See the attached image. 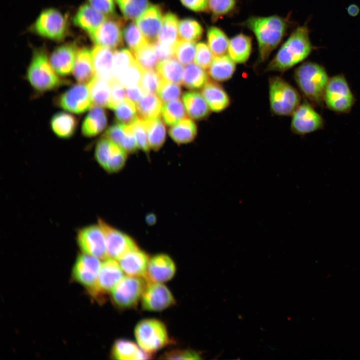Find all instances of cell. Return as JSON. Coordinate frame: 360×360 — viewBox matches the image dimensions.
Listing matches in <instances>:
<instances>
[{"instance_id": "obj_16", "label": "cell", "mask_w": 360, "mask_h": 360, "mask_svg": "<svg viewBox=\"0 0 360 360\" xmlns=\"http://www.w3.org/2000/svg\"><path fill=\"white\" fill-rule=\"evenodd\" d=\"M56 101L62 108L76 114L84 113L92 105L88 86L80 83L61 94Z\"/></svg>"}, {"instance_id": "obj_7", "label": "cell", "mask_w": 360, "mask_h": 360, "mask_svg": "<svg viewBox=\"0 0 360 360\" xmlns=\"http://www.w3.org/2000/svg\"><path fill=\"white\" fill-rule=\"evenodd\" d=\"M356 102L354 96L344 75L339 74L330 78L324 97V102L331 110L346 114Z\"/></svg>"}, {"instance_id": "obj_8", "label": "cell", "mask_w": 360, "mask_h": 360, "mask_svg": "<svg viewBox=\"0 0 360 360\" xmlns=\"http://www.w3.org/2000/svg\"><path fill=\"white\" fill-rule=\"evenodd\" d=\"M148 282L144 277L123 276L111 292L113 302L120 309L134 307Z\"/></svg>"}, {"instance_id": "obj_33", "label": "cell", "mask_w": 360, "mask_h": 360, "mask_svg": "<svg viewBox=\"0 0 360 360\" xmlns=\"http://www.w3.org/2000/svg\"><path fill=\"white\" fill-rule=\"evenodd\" d=\"M50 124L52 130L56 136L62 138H68L75 133L78 122L72 114L59 112L52 116Z\"/></svg>"}, {"instance_id": "obj_29", "label": "cell", "mask_w": 360, "mask_h": 360, "mask_svg": "<svg viewBox=\"0 0 360 360\" xmlns=\"http://www.w3.org/2000/svg\"><path fill=\"white\" fill-rule=\"evenodd\" d=\"M252 50V38L248 36L240 33L230 40L228 54L236 63H245L250 56Z\"/></svg>"}, {"instance_id": "obj_40", "label": "cell", "mask_w": 360, "mask_h": 360, "mask_svg": "<svg viewBox=\"0 0 360 360\" xmlns=\"http://www.w3.org/2000/svg\"><path fill=\"white\" fill-rule=\"evenodd\" d=\"M208 44L215 56L225 54L228 51L230 40L220 28L211 26L207 30Z\"/></svg>"}, {"instance_id": "obj_50", "label": "cell", "mask_w": 360, "mask_h": 360, "mask_svg": "<svg viewBox=\"0 0 360 360\" xmlns=\"http://www.w3.org/2000/svg\"><path fill=\"white\" fill-rule=\"evenodd\" d=\"M124 37L132 52L149 42L134 22L130 23L124 30Z\"/></svg>"}, {"instance_id": "obj_42", "label": "cell", "mask_w": 360, "mask_h": 360, "mask_svg": "<svg viewBox=\"0 0 360 360\" xmlns=\"http://www.w3.org/2000/svg\"><path fill=\"white\" fill-rule=\"evenodd\" d=\"M162 115L164 122L173 126L186 117V112L182 101L178 99L163 104Z\"/></svg>"}, {"instance_id": "obj_21", "label": "cell", "mask_w": 360, "mask_h": 360, "mask_svg": "<svg viewBox=\"0 0 360 360\" xmlns=\"http://www.w3.org/2000/svg\"><path fill=\"white\" fill-rule=\"evenodd\" d=\"M78 50L74 44H66L54 50L50 55V62L58 75L67 76L72 72Z\"/></svg>"}, {"instance_id": "obj_5", "label": "cell", "mask_w": 360, "mask_h": 360, "mask_svg": "<svg viewBox=\"0 0 360 360\" xmlns=\"http://www.w3.org/2000/svg\"><path fill=\"white\" fill-rule=\"evenodd\" d=\"M268 94L271 110L277 116L292 115L300 104L298 92L280 76L269 79Z\"/></svg>"}, {"instance_id": "obj_58", "label": "cell", "mask_w": 360, "mask_h": 360, "mask_svg": "<svg viewBox=\"0 0 360 360\" xmlns=\"http://www.w3.org/2000/svg\"><path fill=\"white\" fill-rule=\"evenodd\" d=\"M124 126L120 123L111 126L106 130L104 136L122 147L125 136Z\"/></svg>"}, {"instance_id": "obj_57", "label": "cell", "mask_w": 360, "mask_h": 360, "mask_svg": "<svg viewBox=\"0 0 360 360\" xmlns=\"http://www.w3.org/2000/svg\"><path fill=\"white\" fill-rule=\"evenodd\" d=\"M125 136L122 146L128 153H133L138 148L133 125L124 126Z\"/></svg>"}, {"instance_id": "obj_1", "label": "cell", "mask_w": 360, "mask_h": 360, "mask_svg": "<svg viewBox=\"0 0 360 360\" xmlns=\"http://www.w3.org/2000/svg\"><path fill=\"white\" fill-rule=\"evenodd\" d=\"M251 30L258 45L256 65L266 60L294 25L290 16L284 18L277 15L268 16H251L240 24Z\"/></svg>"}, {"instance_id": "obj_34", "label": "cell", "mask_w": 360, "mask_h": 360, "mask_svg": "<svg viewBox=\"0 0 360 360\" xmlns=\"http://www.w3.org/2000/svg\"><path fill=\"white\" fill-rule=\"evenodd\" d=\"M92 106L108 108L110 96V81L96 76L88 84Z\"/></svg>"}, {"instance_id": "obj_44", "label": "cell", "mask_w": 360, "mask_h": 360, "mask_svg": "<svg viewBox=\"0 0 360 360\" xmlns=\"http://www.w3.org/2000/svg\"><path fill=\"white\" fill-rule=\"evenodd\" d=\"M125 18L136 20L148 8V0H116Z\"/></svg>"}, {"instance_id": "obj_62", "label": "cell", "mask_w": 360, "mask_h": 360, "mask_svg": "<svg viewBox=\"0 0 360 360\" xmlns=\"http://www.w3.org/2000/svg\"><path fill=\"white\" fill-rule=\"evenodd\" d=\"M126 98L136 104L146 94L140 85L126 88Z\"/></svg>"}, {"instance_id": "obj_45", "label": "cell", "mask_w": 360, "mask_h": 360, "mask_svg": "<svg viewBox=\"0 0 360 360\" xmlns=\"http://www.w3.org/2000/svg\"><path fill=\"white\" fill-rule=\"evenodd\" d=\"M202 26L195 20L186 18L178 23V36L182 40L195 42L202 38Z\"/></svg>"}, {"instance_id": "obj_9", "label": "cell", "mask_w": 360, "mask_h": 360, "mask_svg": "<svg viewBox=\"0 0 360 360\" xmlns=\"http://www.w3.org/2000/svg\"><path fill=\"white\" fill-rule=\"evenodd\" d=\"M127 153L120 146L104 136L96 143L94 156L104 170L114 173L124 168L127 160Z\"/></svg>"}, {"instance_id": "obj_3", "label": "cell", "mask_w": 360, "mask_h": 360, "mask_svg": "<svg viewBox=\"0 0 360 360\" xmlns=\"http://www.w3.org/2000/svg\"><path fill=\"white\" fill-rule=\"evenodd\" d=\"M294 78L302 94L312 104L320 106L323 104L330 77L322 66L304 62L295 70Z\"/></svg>"}, {"instance_id": "obj_20", "label": "cell", "mask_w": 360, "mask_h": 360, "mask_svg": "<svg viewBox=\"0 0 360 360\" xmlns=\"http://www.w3.org/2000/svg\"><path fill=\"white\" fill-rule=\"evenodd\" d=\"M162 12L158 5H150L136 20V24L147 40L154 44L163 22Z\"/></svg>"}, {"instance_id": "obj_27", "label": "cell", "mask_w": 360, "mask_h": 360, "mask_svg": "<svg viewBox=\"0 0 360 360\" xmlns=\"http://www.w3.org/2000/svg\"><path fill=\"white\" fill-rule=\"evenodd\" d=\"M111 354L113 358L120 360H148L152 354L140 349L133 342L121 338L114 342Z\"/></svg>"}, {"instance_id": "obj_32", "label": "cell", "mask_w": 360, "mask_h": 360, "mask_svg": "<svg viewBox=\"0 0 360 360\" xmlns=\"http://www.w3.org/2000/svg\"><path fill=\"white\" fill-rule=\"evenodd\" d=\"M163 104L154 94L146 93L136 104L138 118L145 121L159 118Z\"/></svg>"}, {"instance_id": "obj_37", "label": "cell", "mask_w": 360, "mask_h": 360, "mask_svg": "<svg viewBox=\"0 0 360 360\" xmlns=\"http://www.w3.org/2000/svg\"><path fill=\"white\" fill-rule=\"evenodd\" d=\"M208 80V74L197 64H190L184 68L182 84L186 88L192 90L202 88Z\"/></svg>"}, {"instance_id": "obj_47", "label": "cell", "mask_w": 360, "mask_h": 360, "mask_svg": "<svg viewBox=\"0 0 360 360\" xmlns=\"http://www.w3.org/2000/svg\"><path fill=\"white\" fill-rule=\"evenodd\" d=\"M237 0H208V9L212 14V21L233 12L236 6Z\"/></svg>"}, {"instance_id": "obj_17", "label": "cell", "mask_w": 360, "mask_h": 360, "mask_svg": "<svg viewBox=\"0 0 360 360\" xmlns=\"http://www.w3.org/2000/svg\"><path fill=\"white\" fill-rule=\"evenodd\" d=\"M123 26L122 20L107 18L89 36L96 44L114 49L122 44Z\"/></svg>"}, {"instance_id": "obj_48", "label": "cell", "mask_w": 360, "mask_h": 360, "mask_svg": "<svg viewBox=\"0 0 360 360\" xmlns=\"http://www.w3.org/2000/svg\"><path fill=\"white\" fill-rule=\"evenodd\" d=\"M144 70L136 60L116 78L125 88L140 84Z\"/></svg>"}, {"instance_id": "obj_59", "label": "cell", "mask_w": 360, "mask_h": 360, "mask_svg": "<svg viewBox=\"0 0 360 360\" xmlns=\"http://www.w3.org/2000/svg\"><path fill=\"white\" fill-rule=\"evenodd\" d=\"M90 4L105 15H112L114 12V0H88Z\"/></svg>"}, {"instance_id": "obj_13", "label": "cell", "mask_w": 360, "mask_h": 360, "mask_svg": "<svg viewBox=\"0 0 360 360\" xmlns=\"http://www.w3.org/2000/svg\"><path fill=\"white\" fill-rule=\"evenodd\" d=\"M66 20L58 10L50 8L42 12L37 18L34 30L40 36L54 40H60L66 30Z\"/></svg>"}, {"instance_id": "obj_18", "label": "cell", "mask_w": 360, "mask_h": 360, "mask_svg": "<svg viewBox=\"0 0 360 360\" xmlns=\"http://www.w3.org/2000/svg\"><path fill=\"white\" fill-rule=\"evenodd\" d=\"M101 264L97 257L85 254H80L74 266L72 276L90 292L96 285Z\"/></svg>"}, {"instance_id": "obj_36", "label": "cell", "mask_w": 360, "mask_h": 360, "mask_svg": "<svg viewBox=\"0 0 360 360\" xmlns=\"http://www.w3.org/2000/svg\"><path fill=\"white\" fill-rule=\"evenodd\" d=\"M178 23V18L175 14L167 13L163 19L162 26L158 36V42L174 47L179 36Z\"/></svg>"}, {"instance_id": "obj_28", "label": "cell", "mask_w": 360, "mask_h": 360, "mask_svg": "<svg viewBox=\"0 0 360 360\" xmlns=\"http://www.w3.org/2000/svg\"><path fill=\"white\" fill-rule=\"evenodd\" d=\"M106 125V112L101 106H93L82 122V133L84 136L93 137L102 132Z\"/></svg>"}, {"instance_id": "obj_2", "label": "cell", "mask_w": 360, "mask_h": 360, "mask_svg": "<svg viewBox=\"0 0 360 360\" xmlns=\"http://www.w3.org/2000/svg\"><path fill=\"white\" fill-rule=\"evenodd\" d=\"M310 33L307 24L294 29L269 62L266 72H284L306 59L316 49Z\"/></svg>"}, {"instance_id": "obj_31", "label": "cell", "mask_w": 360, "mask_h": 360, "mask_svg": "<svg viewBox=\"0 0 360 360\" xmlns=\"http://www.w3.org/2000/svg\"><path fill=\"white\" fill-rule=\"evenodd\" d=\"M236 68V62L228 56H215L208 68V74L213 80L222 82L230 80Z\"/></svg>"}, {"instance_id": "obj_15", "label": "cell", "mask_w": 360, "mask_h": 360, "mask_svg": "<svg viewBox=\"0 0 360 360\" xmlns=\"http://www.w3.org/2000/svg\"><path fill=\"white\" fill-rule=\"evenodd\" d=\"M141 300L143 310L150 312L162 311L176 304L172 292L162 282H148Z\"/></svg>"}, {"instance_id": "obj_61", "label": "cell", "mask_w": 360, "mask_h": 360, "mask_svg": "<svg viewBox=\"0 0 360 360\" xmlns=\"http://www.w3.org/2000/svg\"><path fill=\"white\" fill-rule=\"evenodd\" d=\"M158 60H163L174 57V47L170 46L158 42L154 44Z\"/></svg>"}, {"instance_id": "obj_4", "label": "cell", "mask_w": 360, "mask_h": 360, "mask_svg": "<svg viewBox=\"0 0 360 360\" xmlns=\"http://www.w3.org/2000/svg\"><path fill=\"white\" fill-rule=\"evenodd\" d=\"M26 77L32 87L38 92L54 90L64 83L52 68L46 52L42 49L34 52Z\"/></svg>"}, {"instance_id": "obj_43", "label": "cell", "mask_w": 360, "mask_h": 360, "mask_svg": "<svg viewBox=\"0 0 360 360\" xmlns=\"http://www.w3.org/2000/svg\"><path fill=\"white\" fill-rule=\"evenodd\" d=\"M114 110L116 120L120 124L133 125L138 118L136 104L127 98Z\"/></svg>"}, {"instance_id": "obj_24", "label": "cell", "mask_w": 360, "mask_h": 360, "mask_svg": "<svg viewBox=\"0 0 360 360\" xmlns=\"http://www.w3.org/2000/svg\"><path fill=\"white\" fill-rule=\"evenodd\" d=\"M202 94L210 108L214 112H221L230 104L228 94L215 82L208 80L202 88Z\"/></svg>"}, {"instance_id": "obj_60", "label": "cell", "mask_w": 360, "mask_h": 360, "mask_svg": "<svg viewBox=\"0 0 360 360\" xmlns=\"http://www.w3.org/2000/svg\"><path fill=\"white\" fill-rule=\"evenodd\" d=\"M188 8L196 12H206L208 9V0H180Z\"/></svg>"}, {"instance_id": "obj_53", "label": "cell", "mask_w": 360, "mask_h": 360, "mask_svg": "<svg viewBox=\"0 0 360 360\" xmlns=\"http://www.w3.org/2000/svg\"><path fill=\"white\" fill-rule=\"evenodd\" d=\"M213 55L208 44L200 42L196 45L194 62L204 70L208 68L214 60Z\"/></svg>"}, {"instance_id": "obj_55", "label": "cell", "mask_w": 360, "mask_h": 360, "mask_svg": "<svg viewBox=\"0 0 360 360\" xmlns=\"http://www.w3.org/2000/svg\"><path fill=\"white\" fill-rule=\"evenodd\" d=\"M133 127L138 148L148 153L150 147L147 139V132L144 121L138 118L133 124Z\"/></svg>"}, {"instance_id": "obj_49", "label": "cell", "mask_w": 360, "mask_h": 360, "mask_svg": "<svg viewBox=\"0 0 360 360\" xmlns=\"http://www.w3.org/2000/svg\"><path fill=\"white\" fill-rule=\"evenodd\" d=\"M136 60L133 54L128 50L122 48L116 50L114 52L112 62L114 78H116Z\"/></svg>"}, {"instance_id": "obj_54", "label": "cell", "mask_w": 360, "mask_h": 360, "mask_svg": "<svg viewBox=\"0 0 360 360\" xmlns=\"http://www.w3.org/2000/svg\"><path fill=\"white\" fill-rule=\"evenodd\" d=\"M110 96L108 108L114 110L126 98L124 87L114 78L111 80Z\"/></svg>"}, {"instance_id": "obj_6", "label": "cell", "mask_w": 360, "mask_h": 360, "mask_svg": "<svg viewBox=\"0 0 360 360\" xmlns=\"http://www.w3.org/2000/svg\"><path fill=\"white\" fill-rule=\"evenodd\" d=\"M134 334L139 346L152 354L167 346L170 341L165 324L156 318L140 320L136 326Z\"/></svg>"}, {"instance_id": "obj_39", "label": "cell", "mask_w": 360, "mask_h": 360, "mask_svg": "<svg viewBox=\"0 0 360 360\" xmlns=\"http://www.w3.org/2000/svg\"><path fill=\"white\" fill-rule=\"evenodd\" d=\"M156 72L162 78L178 84H182L184 68L178 60L170 58L158 63Z\"/></svg>"}, {"instance_id": "obj_22", "label": "cell", "mask_w": 360, "mask_h": 360, "mask_svg": "<svg viewBox=\"0 0 360 360\" xmlns=\"http://www.w3.org/2000/svg\"><path fill=\"white\" fill-rule=\"evenodd\" d=\"M150 258L146 252L137 248L126 253L118 260L122 270L128 276L146 278Z\"/></svg>"}, {"instance_id": "obj_52", "label": "cell", "mask_w": 360, "mask_h": 360, "mask_svg": "<svg viewBox=\"0 0 360 360\" xmlns=\"http://www.w3.org/2000/svg\"><path fill=\"white\" fill-rule=\"evenodd\" d=\"M162 78L154 70H144L140 86L145 93L156 94L160 84Z\"/></svg>"}, {"instance_id": "obj_63", "label": "cell", "mask_w": 360, "mask_h": 360, "mask_svg": "<svg viewBox=\"0 0 360 360\" xmlns=\"http://www.w3.org/2000/svg\"><path fill=\"white\" fill-rule=\"evenodd\" d=\"M348 13L352 16H356L359 12L358 7L355 4H352L348 8Z\"/></svg>"}, {"instance_id": "obj_25", "label": "cell", "mask_w": 360, "mask_h": 360, "mask_svg": "<svg viewBox=\"0 0 360 360\" xmlns=\"http://www.w3.org/2000/svg\"><path fill=\"white\" fill-rule=\"evenodd\" d=\"M106 16L90 4H84L78 10L72 20L75 25L89 34L108 18Z\"/></svg>"}, {"instance_id": "obj_12", "label": "cell", "mask_w": 360, "mask_h": 360, "mask_svg": "<svg viewBox=\"0 0 360 360\" xmlns=\"http://www.w3.org/2000/svg\"><path fill=\"white\" fill-rule=\"evenodd\" d=\"M76 240L84 254L104 260L108 258L105 236L98 224L80 230Z\"/></svg>"}, {"instance_id": "obj_46", "label": "cell", "mask_w": 360, "mask_h": 360, "mask_svg": "<svg viewBox=\"0 0 360 360\" xmlns=\"http://www.w3.org/2000/svg\"><path fill=\"white\" fill-rule=\"evenodd\" d=\"M196 52L195 42L179 40L174 46V57L182 64H191Z\"/></svg>"}, {"instance_id": "obj_23", "label": "cell", "mask_w": 360, "mask_h": 360, "mask_svg": "<svg viewBox=\"0 0 360 360\" xmlns=\"http://www.w3.org/2000/svg\"><path fill=\"white\" fill-rule=\"evenodd\" d=\"M72 74L76 80L83 84H88L96 76L92 50L86 48L78 49Z\"/></svg>"}, {"instance_id": "obj_35", "label": "cell", "mask_w": 360, "mask_h": 360, "mask_svg": "<svg viewBox=\"0 0 360 360\" xmlns=\"http://www.w3.org/2000/svg\"><path fill=\"white\" fill-rule=\"evenodd\" d=\"M197 128L194 122L184 118L173 125L169 130L171 138L178 144H186L192 142L196 136Z\"/></svg>"}, {"instance_id": "obj_19", "label": "cell", "mask_w": 360, "mask_h": 360, "mask_svg": "<svg viewBox=\"0 0 360 360\" xmlns=\"http://www.w3.org/2000/svg\"><path fill=\"white\" fill-rule=\"evenodd\" d=\"M176 272V266L168 254H159L150 258L146 279L149 282H164L171 280Z\"/></svg>"}, {"instance_id": "obj_56", "label": "cell", "mask_w": 360, "mask_h": 360, "mask_svg": "<svg viewBox=\"0 0 360 360\" xmlns=\"http://www.w3.org/2000/svg\"><path fill=\"white\" fill-rule=\"evenodd\" d=\"M167 360H200V354L192 350H174L165 352L162 356Z\"/></svg>"}, {"instance_id": "obj_64", "label": "cell", "mask_w": 360, "mask_h": 360, "mask_svg": "<svg viewBox=\"0 0 360 360\" xmlns=\"http://www.w3.org/2000/svg\"><path fill=\"white\" fill-rule=\"evenodd\" d=\"M156 218L153 214H150L146 216V220L148 224H152L155 223Z\"/></svg>"}, {"instance_id": "obj_10", "label": "cell", "mask_w": 360, "mask_h": 360, "mask_svg": "<svg viewBox=\"0 0 360 360\" xmlns=\"http://www.w3.org/2000/svg\"><path fill=\"white\" fill-rule=\"evenodd\" d=\"M123 270L116 260L108 258L102 263L94 287L90 292L99 300L112 292L123 277Z\"/></svg>"}, {"instance_id": "obj_51", "label": "cell", "mask_w": 360, "mask_h": 360, "mask_svg": "<svg viewBox=\"0 0 360 360\" xmlns=\"http://www.w3.org/2000/svg\"><path fill=\"white\" fill-rule=\"evenodd\" d=\"M179 84L162 78L157 94L164 104L180 98L182 88Z\"/></svg>"}, {"instance_id": "obj_41", "label": "cell", "mask_w": 360, "mask_h": 360, "mask_svg": "<svg viewBox=\"0 0 360 360\" xmlns=\"http://www.w3.org/2000/svg\"><path fill=\"white\" fill-rule=\"evenodd\" d=\"M138 63L144 70H154L158 64V58L154 44L148 42L132 52Z\"/></svg>"}, {"instance_id": "obj_26", "label": "cell", "mask_w": 360, "mask_h": 360, "mask_svg": "<svg viewBox=\"0 0 360 360\" xmlns=\"http://www.w3.org/2000/svg\"><path fill=\"white\" fill-rule=\"evenodd\" d=\"M93 65L96 76L111 80L113 78L114 52L111 49L96 44L92 48Z\"/></svg>"}, {"instance_id": "obj_30", "label": "cell", "mask_w": 360, "mask_h": 360, "mask_svg": "<svg viewBox=\"0 0 360 360\" xmlns=\"http://www.w3.org/2000/svg\"><path fill=\"white\" fill-rule=\"evenodd\" d=\"M182 100L186 110L191 118L200 120L210 114L211 110L202 94L197 92H188L183 94Z\"/></svg>"}, {"instance_id": "obj_14", "label": "cell", "mask_w": 360, "mask_h": 360, "mask_svg": "<svg viewBox=\"0 0 360 360\" xmlns=\"http://www.w3.org/2000/svg\"><path fill=\"white\" fill-rule=\"evenodd\" d=\"M324 120L308 102H303L292 114L291 128L298 134L304 135L322 128Z\"/></svg>"}, {"instance_id": "obj_11", "label": "cell", "mask_w": 360, "mask_h": 360, "mask_svg": "<svg viewBox=\"0 0 360 360\" xmlns=\"http://www.w3.org/2000/svg\"><path fill=\"white\" fill-rule=\"evenodd\" d=\"M98 222L105 236L108 258L119 260L130 251L138 248L135 241L126 234L100 218Z\"/></svg>"}, {"instance_id": "obj_38", "label": "cell", "mask_w": 360, "mask_h": 360, "mask_svg": "<svg viewBox=\"0 0 360 360\" xmlns=\"http://www.w3.org/2000/svg\"><path fill=\"white\" fill-rule=\"evenodd\" d=\"M144 122L150 148L158 150L163 146L166 138V130L164 123L160 117Z\"/></svg>"}]
</instances>
